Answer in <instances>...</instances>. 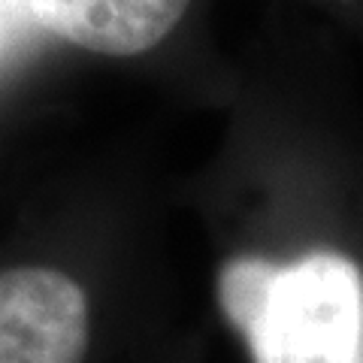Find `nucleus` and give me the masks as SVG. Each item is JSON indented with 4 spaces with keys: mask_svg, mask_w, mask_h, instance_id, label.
I'll return each mask as SVG.
<instances>
[{
    "mask_svg": "<svg viewBox=\"0 0 363 363\" xmlns=\"http://www.w3.org/2000/svg\"><path fill=\"white\" fill-rule=\"evenodd\" d=\"M218 303L252 363H363V272L339 252L230 257Z\"/></svg>",
    "mask_w": 363,
    "mask_h": 363,
    "instance_id": "f257e3e1",
    "label": "nucleus"
},
{
    "mask_svg": "<svg viewBox=\"0 0 363 363\" xmlns=\"http://www.w3.org/2000/svg\"><path fill=\"white\" fill-rule=\"evenodd\" d=\"M30 28H37L30 0H0V55H6Z\"/></svg>",
    "mask_w": 363,
    "mask_h": 363,
    "instance_id": "20e7f679",
    "label": "nucleus"
},
{
    "mask_svg": "<svg viewBox=\"0 0 363 363\" xmlns=\"http://www.w3.org/2000/svg\"><path fill=\"white\" fill-rule=\"evenodd\" d=\"M88 294L49 267L0 272V363H85Z\"/></svg>",
    "mask_w": 363,
    "mask_h": 363,
    "instance_id": "f03ea898",
    "label": "nucleus"
},
{
    "mask_svg": "<svg viewBox=\"0 0 363 363\" xmlns=\"http://www.w3.org/2000/svg\"><path fill=\"white\" fill-rule=\"evenodd\" d=\"M191 0H30L37 28L97 55H140L179 25Z\"/></svg>",
    "mask_w": 363,
    "mask_h": 363,
    "instance_id": "7ed1b4c3",
    "label": "nucleus"
}]
</instances>
